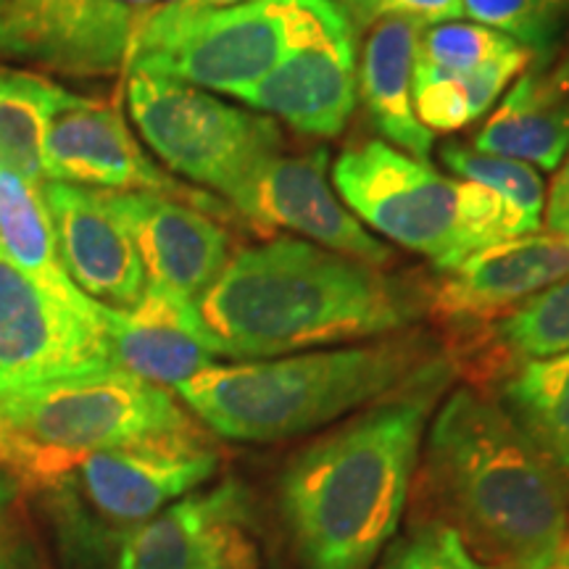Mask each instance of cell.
Wrapping results in <instances>:
<instances>
[{"label":"cell","instance_id":"obj_33","mask_svg":"<svg viewBox=\"0 0 569 569\" xmlns=\"http://www.w3.org/2000/svg\"><path fill=\"white\" fill-rule=\"evenodd\" d=\"M243 3H251V0H172V3H167L163 9L156 11L142 27H156V30H161V27H174L188 19L203 17V13L227 11Z\"/></svg>","mask_w":569,"mask_h":569},{"label":"cell","instance_id":"obj_27","mask_svg":"<svg viewBox=\"0 0 569 569\" xmlns=\"http://www.w3.org/2000/svg\"><path fill=\"white\" fill-rule=\"evenodd\" d=\"M465 13L475 24L501 32L546 59L557 38L565 0H461Z\"/></svg>","mask_w":569,"mask_h":569},{"label":"cell","instance_id":"obj_28","mask_svg":"<svg viewBox=\"0 0 569 569\" xmlns=\"http://www.w3.org/2000/svg\"><path fill=\"white\" fill-rule=\"evenodd\" d=\"M519 48L507 34L488 30V27L469 24V21H446V24L425 27L417 42V56L432 67L469 74Z\"/></svg>","mask_w":569,"mask_h":569},{"label":"cell","instance_id":"obj_23","mask_svg":"<svg viewBox=\"0 0 569 569\" xmlns=\"http://www.w3.org/2000/svg\"><path fill=\"white\" fill-rule=\"evenodd\" d=\"M501 407L569 482V353L519 361Z\"/></svg>","mask_w":569,"mask_h":569},{"label":"cell","instance_id":"obj_14","mask_svg":"<svg viewBox=\"0 0 569 569\" xmlns=\"http://www.w3.org/2000/svg\"><path fill=\"white\" fill-rule=\"evenodd\" d=\"M259 561L240 482L190 493L119 536L117 569H227Z\"/></svg>","mask_w":569,"mask_h":569},{"label":"cell","instance_id":"obj_39","mask_svg":"<svg viewBox=\"0 0 569 569\" xmlns=\"http://www.w3.org/2000/svg\"><path fill=\"white\" fill-rule=\"evenodd\" d=\"M565 61H567V63H569V51H567V53H565Z\"/></svg>","mask_w":569,"mask_h":569},{"label":"cell","instance_id":"obj_35","mask_svg":"<svg viewBox=\"0 0 569 569\" xmlns=\"http://www.w3.org/2000/svg\"><path fill=\"white\" fill-rule=\"evenodd\" d=\"M515 569H569V536L553 549L515 565Z\"/></svg>","mask_w":569,"mask_h":569},{"label":"cell","instance_id":"obj_29","mask_svg":"<svg viewBox=\"0 0 569 569\" xmlns=\"http://www.w3.org/2000/svg\"><path fill=\"white\" fill-rule=\"evenodd\" d=\"M377 569H501L469 549L453 525H422L388 549Z\"/></svg>","mask_w":569,"mask_h":569},{"label":"cell","instance_id":"obj_1","mask_svg":"<svg viewBox=\"0 0 569 569\" xmlns=\"http://www.w3.org/2000/svg\"><path fill=\"white\" fill-rule=\"evenodd\" d=\"M196 306L217 353L238 361L380 338L417 317L377 267L293 238L234 253Z\"/></svg>","mask_w":569,"mask_h":569},{"label":"cell","instance_id":"obj_15","mask_svg":"<svg viewBox=\"0 0 569 569\" xmlns=\"http://www.w3.org/2000/svg\"><path fill=\"white\" fill-rule=\"evenodd\" d=\"M130 232L146 280L198 301L230 261L224 227L196 206L146 190H98Z\"/></svg>","mask_w":569,"mask_h":569},{"label":"cell","instance_id":"obj_13","mask_svg":"<svg viewBox=\"0 0 569 569\" xmlns=\"http://www.w3.org/2000/svg\"><path fill=\"white\" fill-rule=\"evenodd\" d=\"M230 203L248 222L306 234L327 251L386 267L393 253L372 238L327 182V151L274 153L234 190Z\"/></svg>","mask_w":569,"mask_h":569},{"label":"cell","instance_id":"obj_17","mask_svg":"<svg viewBox=\"0 0 569 569\" xmlns=\"http://www.w3.org/2000/svg\"><path fill=\"white\" fill-rule=\"evenodd\" d=\"M238 98L298 132L338 138L359 98L353 24L293 48Z\"/></svg>","mask_w":569,"mask_h":569},{"label":"cell","instance_id":"obj_21","mask_svg":"<svg viewBox=\"0 0 569 569\" xmlns=\"http://www.w3.org/2000/svg\"><path fill=\"white\" fill-rule=\"evenodd\" d=\"M425 27L409 19H380L369 32L359 69V92L372 124L398 151L427 161L432 134L419 122L411 103V69Z\"/></svg>","mask_w":569,"mask_h":569},{"label":"cell","instance_id":"obj_5","mask_svg":"<svg viewBox=\"0 0 569 569\" xmlns=\"http://www.w3.org/2000/svg\"><path fill=\"white\" fill-rule=\"evenodd\" d=\"M193 425L167 388L122 367L0 396V467L17 482L59 486L106 448Z\"/></svg>","mask_w":569,"mask_h":569},{"label":"cell","instance_id":"obj_9","mask_svg":"<svg viewBox=\"0 0 569 569\" xmlns=\"http://www.w3.org/2000/svg\"><path fill=\"white\" fill-rule=\"evenodd\" d=\"M113 367L101 303L59 301L0 248V396Z\"/></svg>","mask_w":569,"mask_h":569},{"label":"cell","instance_id":"obj_37","mask_svg":"<svg viewBox=\"0 0 569 569\" xmlns=\"http://www.w3.org/2000/svg\"><path fill=\"white\" fill-rule=\"evenodd\" d=\"M227 569H259V561H253V565H238V567H227Z\"/></svg>","mask_w":569,"mask_h":569},{"label":"cell","instance_id":"obj_8","mask_svg":"<svg viewBox=\"0 0 569 569\" xmlns=\"http://www.w3.org/2000/svg\"><path fill=\"white\" fill-rule=\"evenodd\" d=\"M332 184L356 217L438 272L465 261L459 248V182L430 161L372 140L346 148L332 167Z\"/></svg>","mask_w":569,"mask_h":569},{"label":"cell","instance_id":"obj_7","mask_svg":"<svg viewBox=\"0 0 569 569\" xmlns=\"http://www.w3.org/2000/svg\"><path fill=\"white\" fill-rule=\"evenodd\" d=\"M127 106L140 138L172 172L227 201L256 167L282 151L274 119L219 101L196 84L130 74Z\"/></svg>","mask_w":569,"mask_h":569},{"label":"cell","instance_id":"obj_26","mask_svg":"<svg viewBox=\"0 0 569 569\" xmlns=\"http://www.w3.org/2000/svg\"><path fill=\"white\" fill-rule=\"evenodd\" d=\"M440 161L461 180L496 190L538 232L546 209V188L536 167L525 161L501 159V156L478 153L475 148L459 146V142H446L440 148Z\"/></svg>","mask_w":569,"mask_h":569},{"label":"cell","instance_id":"obj_22","mask_svg":"<svg viewBox=\"0 0 569 569\" xmlns=\"http://www.w3.org/2000/svg\"><path fill=\"white\" fill-rule=\"evenodd\" d=\"M0 248L46 293L71 306L92 303L63 267L42 184L9 169H0Z\"/></svg>","mask_w":569,"mask_h":569},{"label":"cell","instance_id":"obj_30","mask_svg":"<svg viewBox=\"0 0 569 569\" xmlns=\"http://www.w3.org/2000/svg\"><path fill=\"white\" fill-rule=\"evenodd\" d=\"M411 103L419 122L432 134L457 132L472 124L461 77L432 67L419 56H415V69H411Z\"/></svg>","mask_w":569,"mask_h":569},{"label":"cell","instance_id":"obj_2","mask_svg":"<svg viewBox=\"0 0 569 569\" xmlns=\"http://www.w3.org/2000/svg\"><path fill=\"white\" fill-rule=\"evenodd\" d=\"M430 380L296 453L280 509L303 569H369L396 536L430 409Z\"/></svg>","mask_w":569,"mask_h":569},{"label":"cell","instance_id":"obj_12","mask_svg":"<svg viewBox=\"0 0 569 569\" xmlns=\"http://www.w3.org/2000/svg\"><path fill=\"white\" fill-rule=\"evenodd\" d=\"M46 182L77 184L101 190H146L184 201L206 213H219L222 206L211 196L184 188L156 167L142 151L117 106L67 92L53 113L42 156Z\"/></svg>","mask_w":569,"mask_h":569},{"label":"cell","instance_id":"obj_25","mask_svg":"<svg viewBox=\"0 0 569 569\" xmlns=\"http://www.w3.org/2000/svg\"><path fill=\"white\" fill-rule=\"evenodd\" d=\"M493 338L501 351L517 361L569 353V277L498 319Z\"/></svg>","mask_w":569,"mask_h":569},{"label":"cell","instance_id":"obj_31","mask_svg":"<svg viewBox=\"0 0 569 569\" xmlns=\"http://www.w3.org/2000/svg\"><path fill=\"white\" fill-rule=\"evenodd\" d=\"M348 17L359 27H372L380 19H409L419 27H436L465 17L461 0H356Z\"/></svg>","mask_w":569,"mask_h":569},{"label":"cell","instance_id":"obj_4","mask_svg":"<svg viewBox=\"0 0 569 569\" xmlns=\"http://www.w3.org/2000/svg\"><path fill=\"white\" fill-rule=\"evenodd\" d=\"M436 369L422 343L396 338L338 351L211 365L174 390L217 436L272 443L401 393L438 375Z\"/></svg>","mask_w":569,"mask_h":569},{"label":"cell","instance_id":"obj_32","mask_svg":"<svg viewBox=\"0 0 569 569\" xmlns=\"http://www.w3.org/2000/svg\"><path fill=\"white\" fill-rule=\"evenodd\" d=\"M0 569H32V546L27 540L19 509V482L0 467Z\"/></svg>","mask_w":569,"mask_h":569},{"label":"cell","instance_id":"obj_36","mask_svg":"<svg viewBox=\"0 0 569 569\" xmlns=\"http://www.w3.org/2000/svg\"><path fill=\"white\" fill-rule=\"evenodd\" d=\"M119 3L130 6V9L146 13V17H153L156 11L163 9L167 3H172V0H119Z\"/></svg>","mask_w":569,"mask_h":569},{"label":"cell","instance_id":"obj_10","mask_svg":"<svg viewBox=\"0 0 569 569\" xmlns=\"http://www.w3.org/2000/svg\"><path fill=\"white\" fill-rule=\"evenodd\" d=\"M217 467L219 451L193 422L92 453L59 486L74 482L88 507L124 532L193 493Z\"/></svg>","mask_w":569,"mask_h":569},{"label":"cell","instance_id":"obj_38","mask_svg":"<svg viewBox=\"0 0 569 569\" xmlns=\"http://www.w3.org/2000/svg\"><path fill=\"white\" fill-rule=\"evenodd\" d=\"M336 3H340V6H343V9L348 11V9H351V6L356 3V0H336Z\"/></svg>","mask_w":569,"mask_h":569},{"label":"cell","instance_id":"obj_16","mask_svg":"<svg viewBox=\"0 0 569 569\" xmlns=\"http://www.w3.org/2000/svg\"><path fill=\"white\" fill-rule=\"evenodd\" d=\"M565 277H569V238L536 232L490 246L448 269L432 284L427 306L446 325L490 322Z\"/></svg>","mask_w":569,"mask_h":569},{"label":"cell","instance_id":"obj_20","mask_svg":"<svg viewBox=\"0 0 569 569\" xmlns=\"http://www.w3.org/2000/svg\"><path fill=\"white\" fill-rule=\"evenodd\" d=\"M478 153L557 172L569 153V63L525 69L501 106L475 134Z\"/></svg>","mask_w":569,"mask_h":569},{"label":"cell","instance_id":"obj_11","mask_svg":"<svg viewBox=\"0 0 569 569\" xmlns=\"http://www.w3.org/2000/svg\"><path fill=\"white\" fill-rule=\"evenodd\" d=\"M148 19L119 0H0V59L71 77L127 71Z\"/></svg>","mask_w":569,"mask_h":569},{"label":"cell","instance_id":"obj_18","mask_svg":"<svg viewBox=\"0 0 569 569\" xmlns=\"http://www.w3.org/2000/svg\"><path fill=\"white\" fill-rule=\"evenodd\" d=\"M56 243L71 282L96 303L127 311L146 293V269L130 232L106 209L98 190L77 184H42Z\"/></svg>","mask_w":569,"mask_h":569},{"label":"cell","instance_id":"obj_24","mask_svg":"<svg viewBox=\"0 0 569 569\" xmlns=\"http://www.w3.org/2000/svg\"><path fill=\"white\" fill-rule=\"evenodd\" d=\"M69 90L17 69H0V169L46 184V138Z\"/></svg>","mask_w":569,"mask_h":569},{"label":"cell","instance_id":"obj_34","mask_svg":"<svg viewBox=\"0 0 569 569\" xmlns=\"http://www.w3.org/2000/svg\"><path fill=\"white\" fill-rule=\"evenodd\" d=\"M546 227L553 234L569 238V153L561 161L557 177H553L549 201H546Z\"/></svg>","mask_w":569,"mask_h":569},{"label":"cell","instance_id":"obj_3","mask_svg":"<svg viewBox=\"0 0 569 569\" xmlns=\"http://www.w3.org/2000/svg\"><path fill=\"white\" fill-rule=\"evenodd\" d=\"M432 496L486 553L519 565L553 549L569 530V482L498 401L461 388L427 436Z\"/></svg>","mask_w":569,"mask_h":569},{"label":"cell","instance_id":"obj_6","mask_svg":"<svg viewBox=\"0 0 569 569\" xmlns=\"http://www.w3.org/2000/svg\"><path fill=\"white\" fill-rule=\"evenodd\" d=\"M351 24L336 0H251L161 30L142 27L127 71L238 98L293 48Z\"/></svg>","mask_w":569,"mask_h":569},{"label":"cell","instance_id":"obj_19","mask_svg":"<svg viewBox=\"0 0 569 569\" xmlns=\"http://www.w3.org/2000/svg\"><path fill=\"white\" fill-rule=\"evenodd\" d=\"M101 317L117 367L159 388H177L219 359L193 298L159 284L148 282L127 311L101 303Z\"/></svg>","mask_w":569,"mask_h":569}]
</instances>
